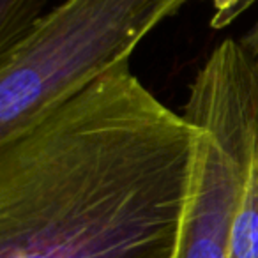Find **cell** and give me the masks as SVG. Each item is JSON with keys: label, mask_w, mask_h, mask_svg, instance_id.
Wrapping results in <instances>:
<instances>
[{"label": "cell", "mask_w": 258, "mask_h": 258, "mask_svg": "<svg viewBox=\"0 0 258 258\" xmlns=\"http://www.w3.org/2000/svg\"><path fill=\"white\" fill-rule=\"evenodd\" d=\"M200 135L108 71L0 142V258H177Z\"/></svg>", "instance_id": "cell-1"}, {"label": "cell", "mask_w": 258, "mask_h": 258, "mask_svg": "<svg viewBox=\"0 0 258 258\" xmlns=\"http://www.w3.org/2000/svg\"><path fill=\"white\" fill-rule=\"evenodd\" d=\"M189 0H64L0 50V142L117 66Z\"/></svg>", "instance_id": "cell-2"}, {"label": "cell", "mask_w": 258, "mask_h": 258, "mask_svg": "<svg viewBox=\"0 0 258 258\" xmlns=\"http://www.w3.org/2000/svg\"><path fill=\"white\" fill-rule=\"evenodd\" d=\"M182 115L202 129L177 258H228L230 233L258 172V66L226 37L189 87Z\"/></svg>", "instance_id": "cell-3"}, {"label": "cell", "mask_w": 258, "mask_h": 258, "mask_svg": "<svg viewBox=\"0 0 258 258\" xmlns=\"http://www.w3.org/2000/svg\"><path fill=\"white\" fill-rule=\"evenodd\" d=\"M228 258H258V172L251 179L233 221Z\"/></svg>", "instance_id": "cell-4"}, {"label": "cell", "mask_w": 258, "mask_h": 258, "mask_svg": "<svg viewBox=\"0 0 258 258\" xmlns=\"http://www.w3.org/2000/svg\"><path fill=\"white\" fill-rule=\"evenodd\" d=\"M44 0H0V50L13 44L41 15Z\"/></svg>", "instance_id": "cell-5"}, {"label": "cell", "mask_w": 258, "mask_h": 258, "mask_svg": "<svg viewBox=\"0 0 258 258\" xmlns=\"http://www.w3.org/2000/svg\"><path fill=\"white\" fill-rule=\"evenodd\" d=\"M212 6L211 25L214 29H225L242 16L256 0H205Z\"/></svg>", "instance_id": "cell-6"}, {"label": "cell", "mask_w": 258, "mask_h": 258, "mask_svg": "<svg viewBox=\"0 0 258 258\" xmlns=\"http://www.w3.org/2000/svg\"><path fill=\"white\" fill-rule=\"evenodd\" d=\"M240 44H242L244 50L249 53V57L253 58L254 64L258 66V22L254 23L253 29H251L249 32H247L246 36L242 37Z\"/></svg>", "instance_id": "cell-7"}]
</instances>
